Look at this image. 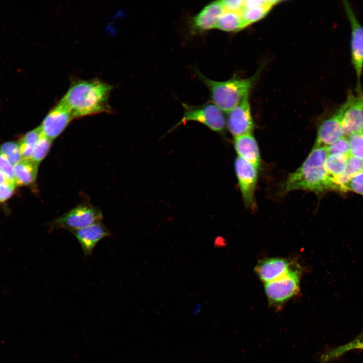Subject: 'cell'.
<instances>
[{
    "label": "cell",
    "instance_id": "cell-1",
    "mask_svg": "<svg viewBox=\"0 0 363 363\" xmlns=\"http://www.w3.org/2000/svg\"><path fill=\"white\" fill-rule=\"evenodd\" d=\"M112 86L98 79L73 81L60 99L74 118L109 112Z\"/></svg>",
    "mask_w": 363,
    "mask_h": 363
},
{
    "label": "cell",
    "instance_id": "cell-2",
    "mask_svg": "<svg viewBox=\"0 0 363 363\" xmlns=\"http://www.w3.org/2000/svg\"><path fill=\"white\" fill-rule=\"evenodd\" d=\"M328 155L326 147L314 146L302 164L283 182L282 193L300 190L318 194L333 191L331 177L325 167Z\"/></svg>",
    "mask_w": 363,
    "mask_h": 363
},
{
    "label": "cell",
    "instance_id": "cell-3",
    "mask_svg": "<svg viewBox=\"0 0 363 363\" xmlns=\"http://www.w3.org/2000/svg\"><path fill=\"white\" fill-rule=\"evenodd\" d=\"M197 73L209 90L212 102L222 111L227 113L249 96L257 77L254 75L245 79L234 77L224 81H216L206 77L199 72Z\"/></svg>",
    "mask_w": 363,
    "mask_h": 363
},
{
    "label": "cell",
    "instance_id": "cell-4",
    "mask_svg": "<svg viewBox=\"0 0 363 363\" xmlns=\"http://www.w3.org/2000/svg\"><path fill=\"white\" fill-rule=\"evenodd\" d=\"M301 269L298 265L281 277L264 284V290L268 304L279 312L299 291Z\"/></svg>",
    "mask_w": 363,
    "mask_h": 363
},
{
    "label": "cell",
    "instance_id": "cell-5",
    "mask_svg": "<svg viewBox=\"0 0 363 363\" xmlns=\"http://www.w3.org/2000/svg\"><path fill=\"white\" fill-rule=\"evenodd\" d=\"M184 109L182 119L171 131L189 122H196L205 125L211 130L222 133L226 127V119L223 111L213 102L195 106L182 103Z\"/></svg>",
    "mask_w": 363,
    "mask_h": 363
},
{
    "label": "cell",
    "instance_id": "cell-6",
    "mask_svg": "<svg viewBox=\"0 0 363 363\" xmlns=\"http://www.w3.org/2000/svg\"><path fill=\"white\" fill-rule=\"evenodd\" d=\"M103 216L96 207L81 204L49 223L51 229L63 228L70 231L101 222Z\"/></svg>",
    "mask_w": 363,
    "mask_h": 363
},
{
    "label": "cell",
    "instance_id": "cell-7",
    "mask_svg": "<svg viewBox=\"0 0 363 363\" xmlns=\"http://www.w3.org/2000/svg\"><path fill=\"white\" fill-rule=\"evenodd\" d=\"M343 6L351 28V59L356 78L355 90L358 92L362 91L360 81L363 72V26L350 4L343 1Z\"/></svg>",
    "mask_w": 363,
    "mask_h": 363
},
{
    "label": "cell",
    "instance_id": "cell-8",
    "mask_svg": "<svg viewBox=\"0 0 363 363\" xmlns=\"http://www.w3.org/2000/svg\"><path fill=\"white\" fill-rule=\"evenodd\" d=\"M344 136L361 132L363 122V91L348 92L346 100L338 108Z\"/></svg>",
    "mask_w": 363,
    "mask_h": 363
},
{
    "label": "cell",
    "instance_id": "cell-9",
    "mask_svg": "<svg viewBox=\"0 0 363 363\" xmlns=\"http://www.w3.org/2000/svg\"><path fill=\"white\" fill-rule=\"evenodd\" d=\"M234 168L243 201L246 207L253 210L256 207L258 169L238 156L235 160Z\"/></svg>",
    "mask_w": 363,
    "mask_h": 363
},
{
    "label": "cell",
    "instance_id": "cell-10",
    "mask_svg": "<svg viewBox=\"0 0 363 363\" xmlns=\"http://www.w3.org/2000/svg\"><path fill=\"white\" fill-rule=\"evenodd\" d=\"M74 118L70 109L60 100L48 112L39 126L41 133L53 141Z\"/></svg>",
    "mask_w": 363,
    "mask_h": 363
},
{
    "label": "cell",
    "instance_id": "cell-11",
    "mask_svg": "<svg viewBox=\"0 0 363 363\" xmlns=\"http://www.w3.org/2000/svg\"><path fill=\"white\" fill-rule=\"evenodd\" d=\"M226 126L234 137L253 133L254 124L253 119L249 96L228 112Z\"/></svg>",
    "mask_w": 363,
    "mask_h": 363
},
{
    "label": "cell",
    "instance_id": "cell-12",
    "mask_svg": "<svg viewBox=\"0 0 363 363\" xmlns=\"http://www.w3.org/2000/svg\"><path fill=\"white\" fill-rule=\"evenodd\" d=\"M297 265L289 259L271 257L260 261L254 270L259 279L264 284L285 275Z\"/></svg>",
    "mask_w": 363,
    "mask_h": 363
},
{
    "label": "cell",
    "instance_id": "cell-13",
    "mask_svg": "<svg viewBox=\"0 0 363 363\" xmlns=\"http://www.w3.org/2000/svg\"><path fill=\"white\" fill-rule=\"evenodd\" d=\"M343 136L340 114L337 108L320 124L314 146L327 147Z\"/></svg>",
    "mask_w": 363,
    "mask_h": 363
},
{
    "label": "cell",
    "instance_id": "cell-14",
    "mask_svg": "<svg viewBox=\"0 0 363 363\" xmlns=\"http://www.w3.org/2000/svg\"><path fill=\"white\" fill-rule=\"evenodd\" d=\"M75 236L86 256L90 255L96 245L103 238L111 234L101 222L71 231Z\"/></svg>",
    "mask_w": 363,
    "mask_h": 363
},
{
    "label": "cell",
    "instance_id": "cell-15",
    "mask_svg": "<svg viewBox=\"0 0 363 363\" xmlns=\"http://www.w3.org/2000/svg\"><path fill=\"white\" fill-rule=\"evenodd\" d=\"M224 11L221 1L209 3L192 18V31L202 33L216 28L218 20Z\"/></svg>",
    "mask_w": 363,
    "mask_h": 363
},
{
    "label": "cell",
    "instance_id": "cell-16",
    "mask_svg": "<svg viewBox=\"0 0 363 363\" xmlns=\"http://www.w3.org/2000/svg\"><path fill=\"white\" fill-rule=\"evenodd\" d=\"M234 147L237 156L259 169L261 159L257 141L252 133L234 137Z\"/></svg>",
    "mask_w": 363,
    "mask_h": 363
},
{
    "label": "cell",
    "instance_id": "cell-17",
    "mask_svg": "<svg viewBox=\"0 0 363 363\" xmlns=\"http://www.w3.org/2000/svg\"><path fill=\"white\" fill-rule=\"evenodd\" d=\"M38 165L30 158L22 159L15 165L14 182L16 186L32 185L36 180Z\"/></svg>",
    "mask_w": 363,
    "mask_h": 363
},
{
    "label": "cell",
    "instance_id": "cell-18",
    "mask_svg": "<svg viewBox=\"0 0 363 363\" xmlns=\"http://www.w3.org/2000/svg\"><path fill=\"white\" fill-rule=\"evenodd\" d=\"M248 26L240 12L224 11L218 20L216 28L225 32H237Z\"/></svg>",
    "mask_w": 363,
    "mask_h": 363
},
{
    "label": "cell",
    "instance_id": "cell-19",
    "mask_svg": "<svg viewBox=\"0 0 363 363\" xmlns=\"http://www.w3.org/2000/svg\"><path fill=\"white\" fill-rule=\"evenodd\" d=\"M354 349H363V330L351 341L325 352L320 359L322 362H328L337 359L347 352Z\"/></svg>",
    "mask_w": 363,
    "mask_h": 363
},
{
    "label": "cell",
    "instance_id": "cell-20",
    "mask_svg": "<svg viewBox=\"0 0 363 363\" xmlns=\"http://www.w3.org/2000/svg\"><path fill=\"white\" fill-rule=\"evenodd\" d=\"M281 1H270L266 4L252 7H244L240 12L243 19L248 26L264 18L276 5Z\"/></svg>",
    "mask_w": 363,
    "mask_h": 363
},
{
    "label": "cell",
    "instance_id": "cell-21",
    "mask_svg": "<svg viewBox=\"0 0 363 363\" xmlns=\"http://www.w3.org/2000/svg\"><path fill=\"white\" fill-rule=\"evenodd\" d=\"M349 155L328 154L325 162V167L330 177H336L341 174L346 168Z\"/></svg>",
    "mask_w": 363,
    "mask_h": 363
},
{
    "label": "cell",
    "instance_id": "cell-22",
    "mask_svg": "<svg viewBox=\"0 0 363 363\" xmlns=\"http://www.w3.org/2000/svg\"><path fill=\"white\" fill-rule=\"evenodd\" d=\"M41 134L39 126L26 133L19 142L22 159L30 158Z\"/></svg>",
    "mask_w": 363,
    "mask_h": 363
},
{
    "label": "cell",
    "instance_id": "cell-23",
    "mask_svg": "<svg viewBox=\"0 0 363 363\" xmlns=\"http://www.w3.org/2000/svg\"><path fill=\"white\" fill-rule=\"evenodd\" d=\"M0 154L13 166L22 159L19 142L4 143L0 147Z\"/></svg>",
    "mask_w": 363,
    "mask_h": 363
},
{
    "label": "cell",
    "instance_id": "cell-24",
    "mask_svg": "<svg viewBox=\"0 0 363 363\" xmlns=\"http://www.w3.org/2000/svg\"><path fill=\"white\" fill-rule=\"evenodd\" d=\"M52 142V140L41 133L30 159L39 165L47 154Z\"/></svg>",
    "mask_w": 363,
    "mask_h": 363
},
{
    "label": "cell",
    "instance_id": "cell-25",
    "mask_svg": "<svg viewBox=\"0 0 363 363\" xmlns=\"http://www.w3.org/2000/svg\"><path fill=\"white\" fill-rule=\"evenodd\" d=\"M349 146V155L363 160V133L352 134L346 137Z\"/></svg>",
    "mask_w": 363,
    "mask_h": 363
},
{
    "label": "cell",
    "instance_id": "cell-26",
    "mask_svg": "<svg viewBox=\"0 0 363 363\" xmlns=\"http://www.w3.org/2000/svg\"><path fill=\"white\" fill-rule=\"evenodd\" d=\"M328 154H339L349 155V146L346 137L337 140L334 143L326 147Z\"/></svg>",
    "mask_w": 363,
    "mask_h": 363
},
{
    "label": "cell",
    "instance_id": "cell-27",
    "mask_svg": "<svg viewBox=\"0 0 363 363\" xmlns=\"http://www.w3.org/2000/svg\"><path fill=\"white\" fill-rule=\"evenodd\" d=\"M346 192L363 195V171L353 176L346 186Z\"/></svg>",
    "mask_w": 363,
    "mask_h": 363
},
{
    "label": "cell",
    "instance_id": "cell-28",
    "mask_svg": "<svg viewBox=\"0 0 363 363\" xmlns=\"http://www.w3.org/2000/svg\"><path fill=\"white\" fill-rule=\"evenodd\" d=\"M16 187L15 182L12 181L0 186V204L6 202L12 196Z\"/></svg>",
    "mask_w": 363,
    "mask_h": 363
},
{
    "label": "cell",
    "instance_id": "cell-29",
    "mask_svg": "<svg viewBox=\"0 0 363 363\" xmlns=\"http://www.w3.org/2000/svg\"><path fill=\"white\" fill-rule=\"evenodd\" d=\"M244 1L242 0L221 1L224 11L240 12L244 7Z\"/></svg>",
    "mask_w": 363,
    "mask_h": 363
},
{
    "label": "cell",
    "instance_id": "cell-30",
    "mask_svg": "<svg viewBox=\"0 0 363 363\" xmlns=\"http://www.w3.org/2000/svg\"><path fill=\"white\" fill-rule=\"evenodd\" d=\"M0 170L5 174L10 180L14 182V166L1 154Z\"/></svg>",
    "mask_w": 363,
    "mask_h": 363
},
{
    "label": "cell",
    "instance_id": "cell-31",
    "mask_svg": "<svg viewBox=\"0 0 363 363\" xmlns=\"http://www.w3.org/2000/svg\"><path fill=\"white\" fill-rule=\"evenodd\" d=\"M10 180L6 175L0 170V186L5 184ZM13 182V181H12Z\"/></svg>",
    "mask_w": 363,
    "mask_h": 363
},
{
    "label": "cell",
    "instance_id": "cell-32",
    "mask_svg": "<svg viewBox=\"0 0 363 363\" xmlns=\"http://www.w3.org/2000/svg\"><path fill=\"white\" fill-rule=\"evenodd\" d=\"M361 132L363 133V122H362V128H361Z\"/></svg>",
    "mask_w": 363,
    "mask_h": 363
}]
</instances>
